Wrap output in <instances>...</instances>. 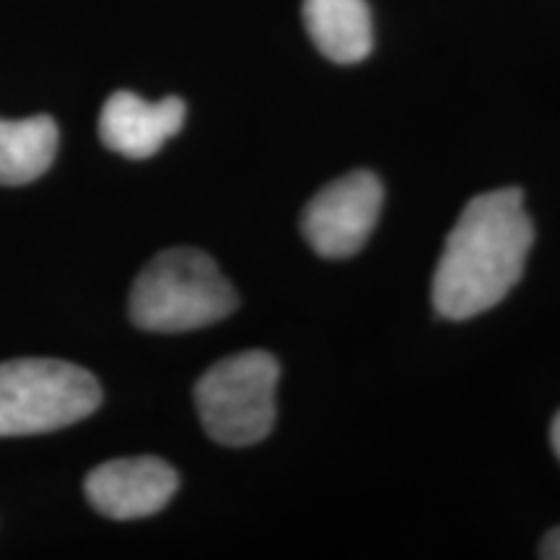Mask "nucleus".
<instances>
[{
    "mask_svg": "<svg viewBox=\"0 0 560 560\" xmlns=\"http://www.w3.org/2000/svg\"><path fill=\"white\" fill-rule=\"evenodd\" d=\"M240 299L210 255L166 249L140 270L130 291V319L149 332H187L215 325Z\"/></svg>",
    "mask_w": 560,
    "mask_h": 560,
    "instance_id": "f03ea898",
    "label": "nucleus"
},
{
    "mask_svg": "<svg viewBox=\"0 0 560 560\" xmlns=\"http://www.w3.org/2000/svg\"><path fill=\"white\" fill-rule=\"evenodd\" d=\"M550 441H552V452H556V457L560 459V410H558V416L552 418V425H550Z\"/></svg>",
    "mask_w": 560,
    "mask_h": 560,
    "instance_id": "9b49d317",
    "label": "nucleus"
},
{
    "mask_svg": "<svg viewBox=\"0 0 560 560\" xmlns=\"http://www.w3.org/2000/svg\"><path fill=\"white\" fill-rule=\"evenodd\" d=\"M304 24L319 52L340 66L361 62L374 47L366 0H304Z\"/></svg>",
    "mask_w": 560,
    "mask_h": 560,
    "instance_id": "6e6552de",
    "label": "nucleus"
},
{
    "mask_svg": "<svg viewBox=\"0 0 560 560\" xmlns=\"http://www.w3.org/2000/svg\"><path fill=\"white\" fill-rule=\"evenodd\" d=\"M179 478L159 457H125L94 467L86 478V499L109 520H143L156 514L177 493Z\"/></svg>",
    "mask_w": 560,
    "mask_h": 560,
    "instance_id": "423d86ee",
    "label": "nucleus"
},
{
    "mask_svg": "<svg viewBox=\"0 0 560 560\" xmlns=\"http://www.w3.org/2000/svg\"><path fill=\"white\" fill-rule=\"evenodd\" d=\"M535 244V226L516 187L467 202L446 236L433 272V306L446 319L493 310L520 283Z\"/></svg>",
    "mask_w": 560,
    "mask_h": 560,
    "instance_id": "f257e3e1",
    "label": "nucleus"
},
{
    "mask_svg": "<svg viewBox=\"0 0 560 560\" xmlns=\"http://www.w3.org/2000/svg\"><path fill=\"white\" fill-rule=\"evenodd\" d=\"M102 405L91 371L58 359L0 363V439L34 436L79 423Z\"/></svg>",
    "mask_w": 560,
    "mask_h": 560,
    "instance_id": "7ed1b4c3",
    "label": "nucleus"
},
{
    "mask_svg": "<svg viewBox=\"0 0 560 560\" xmlns=\"http://www.w3.org/2000/svg\"><path fill=\"white\" fill-rule=\"evenodd\" d=\"M382 182L371 172H350L314 195L301 215V231L317 255L346 260L369 242L382 213Z\"/></svg>",
    "mask_w": 560,
    "mask_h": 560,
    "instance_id": "39448f33",
    "label": "nucleus"
},
{
    "mask_svg": "<svg viewBox=\"0 0 560 560\" xmlns=\"http://www.w3.org/2000/svg\"><path fill=\"white\" fill-rule=\"evenodd\" d=\"M60 132L52 117L0 120V185H26L52 166Z\"/></svg>",
    "mask_w": 560,
    "mask_h": 560,
    "instance_id": "1a4fd4ad",
    "label": "nucleus"
},
{
    "mask_svg": "<svg viewBox=\"0 0 560 560\" xmlns=\"http://www.w3.org/2000/svg\"><path fill=\"white\" fill-rule=\"evenodd\" d=\"M540 558L545 560H560V527L545 535V540L540 545Z\"/></svg>",
    "mask_w": 560,
    "mask_h": 560,
    "instance_id": "9d476101",
    "label": "nucleus"
},
{
    "mask_svg": "<svg viewBox=\"0 0 560 560\" xmlns=\"http://www.w3.org/2000/svg\"><path fill=\"white\" fill-rule=\"evenodd\" d=\"M187 107L179 96L145 102L132 91H117L104 102L100 115V138L109 151L128 159H149L177 136L185 125Z\"/></svg>",
    "mask_w": 560,
    "mask_h": 560,
    "instance_id": "0eeeda50",
    "label": "nucleus"
},
{
    "mask_svg": "<svg viewBox=\"0 0 560 560\" xmlns=\"http://www.w3.org/2000/svg\"><path fill=\"white\" fill-rule=\"evenodd\" d=\"M280 366L265 350H244L213 363L195 384V405L208 436L223 446H252L276 423Z\"/></svg>",
    "mask_w": 560,
    "mask_h": 560,
    "instance_id": "20e7f679",
    "label": "nucleus"
}]
</instances>
